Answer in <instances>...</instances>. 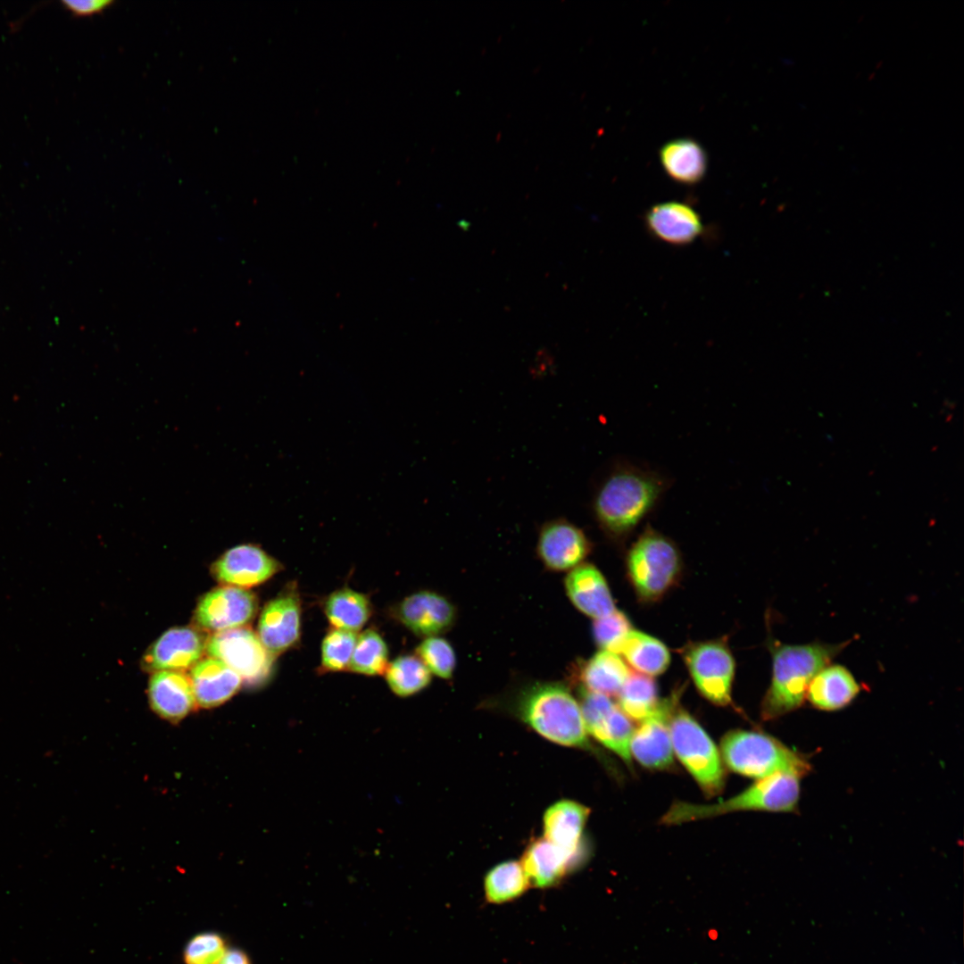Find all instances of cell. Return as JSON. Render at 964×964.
Returning <instances> with one entry per match:
<instances>
[{
  "instance_id": "cell-1",
  "label": "cell",
  "mask_w": 964,
  "mask_h": 964,
  "mask_svg": "<svg viewBox=\"0 0 964 964\" xmlns=\"http://www.w3.org/2000/svg\"><path fill=\"white\" fill-rule=\"evenodd\" d=\"M670 485L650 468L619 461L602 478L593 498V512L611 538L631 533L657 507Z\"/></svg>"
},
{
  "instance_id": "cell-2",
  "label": "cell",
  "mask_w": 964,
  "mask_h": 964,
  "mask_svg": "<svg viewBox=\"0 0 964 964\" xmlns=\"http://www.w3.org/2000/svg\"><path fill=\"white\" fill-rule=\"evenodd\" d=\"M849 643L773 644L772 676L761 703L762 719L773 720L800 708L814 676Z\"/></svg>"
},
{
  "instance_id": "cell-3",
  "label": "cell",
  "mask_w": 964,
  "mask_h": 964,
  "mask_svg": "<svg viewBox=\"0 0 964 964\" xmlns=\"http://www.w3.org/2000/svg\"><path fill=\"white\" fill-rule=\"evenodd\" d=\"M521 720L545 739L569 747L590 748L578 702L558 682L535 683L516 701Z\"/></svg>"
},
{
  "instance_id": "cell-4",
  "label": "cell",
  "mask_w": 964,
  "mask_h": 964,
  "mask_svg": "<svg viewBox=\"0 0 964 964\" xmlns=\"http://www.w3.org/2000/svg\"><path fill=\"white\" fill-rule=\"evenodd\" d=\"M801 778L790 773H777L757 780L742 793L714 804L676 802L662 816L664 825H678L739 810L792 812L801 795Z\"/></svg>"
},
{
  "instance_id": "cell-5",
  "label": "cell",
  "mask_w": 964,
  "mask_h": 964,
  "mask_svg": "<svg viewBox=\"0 0 964 964\" xmlns=\"http://www.w3.org/2000/svg\"><path fill=\"white\" fill-rule=\"evenodd\" d=\"M720 752L727 768L757 780L777 773L802 777L811 770L805 756L758 731H729L721 739Z\"/></svg>"
},
{
  "instance_id": "cell-6",
  "label": "cell",
  "mask_w": 964,
  "mask_h": 964,
  "mask_svg": "<svg viewBox=\"0 0 964 964\" xmlns=\"http://www.w3.org/2000/svg\"><path fill=\"white\" fill-rule=\"evenodd\" d=\"M628 577L645 601L661 598L677 581L681 557L676 544L647 526L628 551Z\"/></svg>"
},
{
  "instance_id": "cell-7",
  "label": "cell",
  "mask_w": 964,
  "mask_h": 964,
  "mask_svg": "<svg viewBox=\"0 0 964 964\" xmlns=\"http://www.w3.org/2000/svg\"><path fill=\"white\" fill-rule=\"evenodd\" d=\"M673 753L707 796L719 794L725 770L719 749L702 726L677 704L669 721Z\"/></svg>"
},
{
  "instance_id": "cell-8",
  "label": "cell",
  "mask_w": 964,
  "mask_h": 964,
  "mask_svg": "<svg viewBox=\"0 0 964 964\" xmlns=\"http://www.w3.org/2000/svg\"><path fill=\"white\" fill-rule=\"evenodd\" d=\"M205 652L232 669L248 686L263 685L271 674L274 656L249 627L213 633L207 638Z\"/></svg>"
},
{
  "instance_id": "cell-9",
  "label": "cell",
  "mask_w": 964,
  "mask_h": 964,
  "mask_svg": "<svg viewBox=\"0 0 964 964\" xmlns=\"http://www.w3.org/2000/svg\"><path fill=\"white\" fill-rule=\"evenodd\" d=\"M684 658L694 685L703 697L719 706L731 702L735 661L724 643L694 644L685 651Z\"/></svg>"
},
{
  "instance_id": "cell-10",
  "label": "cell",
  "mask_w": 964,
  "mask_h": 964,
  "mask_svg": "<svg viewBox=\"0 0 964 964\" xmlns=\"http://www.w3.org/2000/svg\"><path fill=\"white\" fill-rule=\"evenodd\" d=\"M578 693L587 734L630 764V742L635 730L631 719L609 696L584 688Z\"/></svg>"
},
{
  "instance_id": "cell-11",
  "label": "cell",
  "mask_w": 964,
  "mask_h": 964,
  "mask_svg": "<svg viewBox=\"0 0 964 964\" xmlns=\"http://www.w3.org/2000/svg\"><path fill=\"white\" fill-rule=\"evenodd\" d=\"M258 600L245 588L226 586L205 594L195 611V621L214 633L244 627L255 616Z\"/></svg>"
},
{
  "instance_id": "cell-12",
  "label": "cell",
  "mask_w": 964,
  "mask_h": 964,
  "mask_svg": "<svg viewBox=\"0 0 964 964\" xmlns=\"http://www.w3.org/2000/svg\"><path fill=\"white\" fill-rule=\"evenodd\" d=\"M301 633V602L295 585L287 586L263 608L258 637L266 650L277 656L293 647Z\"/></svg>"
},
{
  "instance_id": "cell-13",
  "label": "cell",
  "mask_w": 964,
  "mask_h": 964,
  "mask_svg": "<svg viewBox=\"0 0 964 964\" xmlns=\"http://www.w3.org/2000/svg\"><path fill=\"white\" fill-rule=\"evenodd\" d=\"M677 697L660 701L655 711L640 722L630 742V754L642 766L665 769L673 763L669 721Z\"/></svg>"
},
{
  "instance_id": "cell-14",
  "label": "cell",
  "mask_w": 964,
  "mask_h": 964,
  "mask_svg": "<svg viewBox=\"0 0 964 964\" xmlns=\"http://www.w3.org/2000/svg\"><path fill=\"white\" fill-rule=\"evenodd\" d=\"M591 549L584 531L564 519L544 523L538 534L537 556L552 571L572 569L583 562Z\"/></svg>"
},
{
  "instance_id": "cell-15",
  "label": "cell",
  "mask_w": 964,
  "mask_h": 964,
  "mask_svg": "<svg viewBox=\"0 0 964 964\" xmlns=\"http://www.w3.org/2000/svg\"><path fill=\"white\" fill-rule=\"evenodd\" d=\"M207 638L192 627H173L163 633L146 651L143 669L149 672L183 671L197 663L205 652Z\"/></svg>"
},
{
  "instance_id": "cell-16",
  "label": "cell",
  "mask_w": 964,
  "mask_h": 964,
  "mask_svg": "<svg viewBox=\"0 0 964 964\" xmlns=\"http://www.w3.org/2000/svg\"><path fill=\"white\" fill-rule=\"evenodd\" d=\"M282 569L281 564L258 545L239 544L226 551L212 565L220 583L237 587L260 585Z\"/></svg>"
},
{
  "instance_id": "cell-17",
  "label": "cell",
  "mask_w": 964,
  "mask_h": 964,
  "mask_svg": "<svg viewBox=\"0 0 964 964\" xmlns=\"http://www.w3.org/2000/svg\"><path fill=\"white\" fill-rule=\"evenodd\" d=\"M395 616L419 636H437L456 621L455 606L444 595L420 591L405 597L395 609Z\"/></svg>"
},
{
  "instance_id": "cell-18",
  "label": "cell",
  "mask_w": 964,
  "mask_h": 964,
  "mask_svg": "<svg viewBox=\"0 0 964 964\" xmlns=\"http://www.w3.org/2000/svg\"><path fill=\"white\" fill-rule=\"evenodd\" d=\"M644 221L652 237L675 246L694 243L704 230L700 214L691 205L678 201L652 205L646 211Z\"/></svg>"
},
{
  "instance_id": "cell-19",
  "label": "cell",
  "mask_w": 964,
  "mask_h": 964,
  "mask_svg": "<svg viewBox=\"0 0 964 964\" xmlns=\"http://www.w3.org/2000/svg\"><path fill=\"white\" fill-rule=\"evenodd\" d=\"M590 810L572 800L552 804L543 817L544 838L585 863L583 833Z\"/></svg>"
},
{
  "instance_id": "cell-20",
  "label": "cell",
  "mask_w": 964,
  "mask_h": 964,
  "mask_svg": "<svg viewBox=\"0 0 964 964\" xmlns=\"http://www.w3.org/2000/svg\"><path fill=\"white\" fill-rule=\"evenodd\" d=\"M564 585L573 605L594 619L608 616L616 610L604 577L593 564L582 562L570 569Z\"/></svg>"
},
{
  "instance_id": "cell-21",
  "label": "cell",
  "mask_w": 964,
  "mask_h": 964,
  "mask_svg": "<svg viewBox=\"0 0 964 964\" xmlns=\"http://www.w3.org/2000/svg\"><path fill=\"white\" fill-rule=\"evenodd\" d=\"M148 695L154 711L171 722L184 719L196 703L190 677L179 670L154 672L149 681Z\"/></svg>"
},
{
  "instance_id": "cell-22",
  "label": "cell",
  "mask_w": 964,
  "mask_h": 964,
  "mask_svg": "<svg viewBox=\"0 0 964 964\" xmlns=\"http://www.w3.org/2000/svg\"><path fill=\"white\" fill-rule=\"evenodd\" d=\"M530 883L539 888L558 885L584 863L545 838H537L525 850L520 861Z\"/></svg>"
},
{
  "instance_id": "cell-23",
  "label": "cell",
  "mask_w": 964,
  "mask_h": 964,
  "mask_svg": "<svg viewBox=\"0 0 964 964\" xmlns=\"http://www.w3.org/2000/svg\"><path fill=\"white\" fill-rule=\"evenodd\" d=\"M860 691L861 686L850 669L830 663L811 679L805 700L818 710L835 711L852 703Z\"/></svg>"
},
{
  "instance_id": "cell-24",
  "label": "cell",
  "mask_w": 964,
  "mask_h": 964,
  "mask_svg": "<svg viewBox=\"0 0 964 964\" xmlns=\"http://www.w3.org/2000/svg\"><path fill=\"white\" fill-rule=\"evenodd\" d=\"M195 702L203 708L219 706L240 688L242 679L221 661L209 657L200 660L190 671Z\"/></svg>"
},
{
  "instance_id": "cell-25",
  "label": "cell",
  "mask_w": 964,
  "mask_h": 964,
  "mask_svg": "<svg viewBox=\"0 0 964 964\" xmlns=\"http://www.w3.org/2000/svg\"><path fill=\"white\" fill-rule=\"evenodd\" d=\"M660 161L669 178L684 185L700 182L707 170L704 149L691 138L675 139L663 145Z\"/></svg>"
},
{
  "instance_id": "cell-26",
  "label": "cell",
  "mask_w": 964,
  "mask_h": 964,
  "mask_svg": "<svg viewBox=\"0 0 964 964\" xmlns=\"http://www.w3.org/2000/svg\"><path fill=\"white\" fill-rule=\"evenodd\" d=\"M629 675L619 654L601 651L578 664L577 679L582 688L607 696L617 695Z\"/></svg>"
},
{
  "instance_id": "cell-27",
  "label": "cell",
  "mask_w": 964,
  "mask_h": 964,
  "mask_svg": "<svg viewBox=\"0 0 964 964\" xmlns=\"http://www.w3.org/2000/svg\"><path fill=\"white\" fill-rule=\"evenodd\" d=\"M618 654L634 669L649 677L663 673L670 662L669 652L662 642L635 630L624 637Z\"/></svg>"
},
{
  "instance_id": "cell-28",
  "label": "cell",
  "mask_w": 964,
  "mask_h": 964,
  "mask_svg": "<svg viewBox=\"0 0 964 964\" xmlns=\"http://www.w3.org/2000/svg\"><path fill=\"white\" fill-rule=\"evenodd\" d=\"M324 611L334 628L356 633L370 619L371 606L365 594L344 587L328 595Z\"/></svg>"
},
{
  "instance_id": "cell-29",
  "label": "cell",
  "mask_w": 964,
  "mask_h": 964,
  "mask_svg": "<svg viewBox=\"0 0 964 964\" xmlns=\"http://www.w3.org/2000/svg\"><path fill=\"white\" fill-rule=\"evenodd\" d=\"M531 883L522 865L517 860H506L493 867L484 879L486 900L502 904L520 897Z\"/></svg>"
},
{
  "instance_id": "cell-30",
  "label": "cell",
  "mask_w": 964,
  "mask_h": 964,
  "mask_svg": "<svg viewBox=\"0 0 964 964\" xmlns=\"http://www.w3.org/2000/svg\"><path fill=\"white\" fill-rule=\"evenodd\" d=\"M617 695L619 708L638 722L649 717L660 702L656 682L644 674L629 673Z\"/></svg>"
},
{
  "instance_id": "cell-31",
  "label": "cell",
  "mask_w": 964,
  "mask_h": 964,
  "mask_svg": "<svg viewBox=\"0 0 964 964\" xmlns=\"http://www.w3.org/2000/svg\"><path fill=\"white\" fill-rule=\"evenodd\" d=\"M386 679L390 689L398 696L406 697L426 688L431 681V672L414 655L400 656L388 664Z\"/></svg>"
},
{
  "instance_id": "cell-32",
  "label": "cell",
  "mask_w": 964,
  "mask_h": 964,
  "mask_svg": "<svg viewBox=\"0 0 964 964\" xmlns=\"http://www.w3.org/2000/svg\"><path fill=\"white\" fill-rule=\"evenodd\" d=\"M388 650L381 636L367 629L357 636L348 669L363 675L385 673L388 666Z\"/></svg>"
},
{
  "instance_id": "cell-33",
  "label": "cell",
  "mask_w": 964,
  "mask_h": 964,
  "mask_svg": "<svg viewBox=\"0 0 964 964\" xmlns=\"http://www.w3.org/2000/svg\"><path fill=\"white\" fill-rule=\"evenodd\" d=\"M357 636L354 632L337 628L330 629L322 641L321 670L330 672L347 670Z\"/></svg>"
},
{
  "instance_id": "cell-34",
  "label": "cell",
  "mask_w": 964,
  "mask_h": 964,
  "mask_svg": "<svg viewBox=\"0 0 964 964\" xmlns=\"http://www.w3.org/2000/svg\"><path fill=\"white\" fill-rule=\"evenodd\" d=\"M416 653L430 672L441 678L452 677L456 666V656L447 640L439 636L427 637L417 647Z\"/></svg>"
},
{
  "instance_id": "cell-35",
  "label": "cell",
  "mask_w": 964,
  "mask_h": 964,
  "mask_svg": "<svg viewBox=\"0 0 964 964\" xmlns=\"http://www.w3.org/2000/svg\"><path fill=\"white\" fill-rule=\"evenodd\" d=\"M631 631L628 618L615 610L608 616L596 619L593 623V636L596 644L604 651L618 654L624 637Z\"/></svg>"
},
{
  "instance_id": "cell-36",
  "label": "cell",
  "mask_w": 964,
  "mask_h": 964,
  "mask_svg": "<svg viewBox=\"0 0 964 964\" xmlns=\"http://www.w3.org/2000/svg\"><path fill=\"white\" fill-rule=\"evenodd\" d=\"M226 952L223 937L215 932L193 936L183 952L185 964H217Z\"/></svg>"
},
{
  "instance_id": "cell-37",
  "label": "cell",
  "mask_w": 964,
  "mask_h": 964,
  "mask_svg": "<svg viewBox=\"0 0 964 964\" xmlns=\"http://www.w3.org/2000/svg\"><path fill=\"white\" fill-rule=\"evenodd\" d=\"M112 0H65L63 7L71 14L79 17L92 16L101 13L113 4Z\"/></svg>"
},
{
  "instance_id": "cell-38",
  "label": "cell",
  "mask_w": 964,
  "mask_h": 964,
  "mask_svg": "<svg viewBox=\"0 0 964 964\" xmlns=\"http://www.w3.org/2000/svg\"><path fill=\"white\" fill-rule=\"evenodd\" d=\"M217 964H252L248 955L242 950L233 948L226 950Z\"/></svg>"
}]
</instances>
